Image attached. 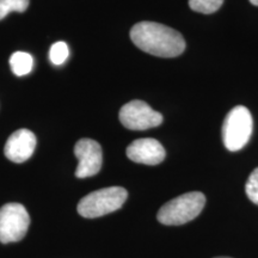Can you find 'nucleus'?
Segmentation results:
<instances>
[{
    "mask_svg": "<svg viewBox=\"0 0 258 258\" xmlns=\"http://www.w3.org/2000/svg\"><path fill=\"white\" fill-rule=\"evenodd\" d=\"M165 150L156 139H138L127 147V157L134 163L158 165L165 159Z\"/></svg>",
    "mask_w": 258,
    "mask_h": 258,
    "instance_id": "nucleus-8",
    "label": "nucleus"
},
{
    "mask_svg": "<svg viewBox=\"0 0 258 258\" xmlns=\"http://www.w3.org/2000/svg\"><path fill=\"white\" fill-rule=\"evenodd\" d=\"M222 4L224 0H189V6L192 11L205 15L214 14Z\"/></svg>",
    "mask_w": 258,
    "mask_h": 258,
    "instance_id": "nucleus-11",
    "label": "nucleus"
},
{
    "mask_svg": "<svg viewBox=\"0 0 258 258\" xmlns=\"http://www.w3.org/2000/svg\"><path fill=\"white\" fill-rule=\"evenodd\" d=\"M131 38L139 49L154 56L176 57L185 49V41L178 31L156 22L137 23Z\"/></svg>",
    "mask_w": 258,
    "mask_h": 258,
    "instance_id": "nucleus-1",
    "label": "nucleus"
},
{
    "mask_svg": "<svg viewBox=\"0 0 258 258\" xmlns=\"http://www.w3.org/2000/svg\"><path fill=\"white\" fill-rule=\"evenodd\" d=\"M74 154L79 164L76 170V177L88 178L97 175L102 169L103 152L102 147L92 139H80L74 146Z\"/></svg>",
    "mask_w": 258,
    "mask_h": 258,
    "instance_id": "nucleus-7",
    "label": "nucleus"
},
{
    "mask_svg": "<svg viewBox=\"0 0 258 258\" xmlns=\"http://www.w3.org/2000/svg\"><path fill=\"white\" fill-rule=\"evenodd\" d=\"M206 205V196L200 191L186 192L171 200L159 209L157 219L160 224L178 226L195 219Z\"/></svg>",
    "mask_w": 258,
    "mask_h": 258,
    "instance_id": "nucleus-2",
    "label": "nucleus"
},
{
    "mask_svg": "<svg viewBox=\"0 0 258 258\" xmlns=\"http://www.w3.org/2000/svg\"><path fill=\"white\" fill-rule=\"evenodd\" d=\"M121 123L131 131H146L163 123V115L143 101H131L121 108Z\"/></svg>",
    "mask_w": 258,
    "mask_h": 258,
    "instance_id": "nucleus-6",
    "label": "nucleus"
},
{
    "mask_svg": "<svg viewBox=\"0 0 258 258\" xmlns=\"http://www.w3.org/2000/svg\"><path fill=\"white\" fill-rule=\"evenodd\" d=\"M10 66L16 76H25L31 72L32 66H34V59L30 54L25 53V51H16L10 57Z\"/></svg>",
    "mask_w": 258,
    "mask_h": 258,
    "instance_id": "nucleus-10",
    "label": "nucleus"
},
{
    "mask_svg": "<svg viewBox=\"0 0 258 258\" xmlns=\"http://www.w3.org/2000/svg\"><path fill=\"white\" fill-rule=\"evenodd\" d=\"M127 198V190L122 186H109L96 190L80 200L78 213L86 219L103 217L120 209Z\"/></svg>",
    "mask_w": 258,
    "mask_h": 258,
    "instance_id": "nucleus-3",
    "label": "nucleus"
},
{
    "mask_svg": "<svg viewBox=\"0 0 258 258\" xmlns=\"http://www.w3.org/2000/svg\"><path fill=\"white\" fill-rule=\"evenodd\" d=\"M30 217L21 203H6L0 208V241L3 244L16 243L27 234Z\"/></svg>",
    "mask_w": 258,
    "mask_h": 258,
    "instance_id": "nucleus-5",
    "label": "nucleus"
},
{
    "mask_svg": "<svg viewBox=\"0 0 258 258\" xmlns=\"http://www.w3.org/2000/svg\"><path fill=\"white\" fill-rule=\"evenodd\" d=\"M36 147V137L28 129H18L6 141L4 153L14 163H24L30 159Z\"/></svg>",
    "mask_w": 258,
    "mask_h": 258,
    "instance_id": "nucleus-9",
    "label": "nucleus"
},
{
    "mask_svg": "<svg viewBox=\"0 0 258 258\" xmlns=\"http://www.w3.org/2000/svg\"><path fill=\"white\" fill-rule=\"evenodd\" d=\"M249 2L254 6H258V0H249Z\"/></svg>",
    "mask_w": 258,
    "mask_h": 258,
    "instance_id": "nucleus-15",
    "label": "nucleus"
},
{
    "mask_svg": "<svg viewBox=\"0 0 258 258\" xmlns=\"http://www.w3.org/2000/svg\"><path fill=\"white\" fill-rule=\"evenodd\" d=\"M30 0H0V21L11 12H24Z\"/></svg>",
    "mask_w": 258,
    "mask_h": 258,
    "instance_id": "nucleus-12",
    "label": "nucleus"
},
{
    "mask_svg": "<svg viewBox=\"0 0 258 258\" xmlns=\"http://www.w3.org/2000/svg\"><path fill=\"white\" fill-rule=\"evenodd\" d=\"M247 198L251 202L258 206V167H256L247 178L246 185H245Z\"/></svg>",
    "mask_w": 258,
    "mask_h": 258,
    "instance_id": "nucleus-14",
    "label": "nucleus"
},
{
    "mask_svg": "<svg viewBox=\"0 0 258 258\" xmlns=\"http://www.w3.org/2000/svg\"><path fill=\"white\" fill-rule=\"evenodd\" d=\"M69 47L64 42H56L53 46L50 47L49 50V59L51 63L54 64H61L69 57Z\"/></svg>",
    "mask_w": 258,
    "mask_h": 258,
    "instance_id": "nucleus-13",
    "label": "nucleus"
},
{
    "mask_svg": "<svg viewBox=\"0 0 258 258\" xmlns=\"http://www.w3.org/2000/svg\"><path fill=\"white\" fill-rule=\"evenodd\" d=\"M215 258H231V257H215Z\"/></svg>",
    "mask_w": 258,
    "mask_h": 258,
    "instance_id": "nucleus-16",
    "label": "nucleus"
},
{
    "mask_svg": "<svg viewBox=\"0 0 258 258\" xmlns=\"http://www.w3.org/2000/svg\"><path fill=\"white\" fill-rule=\"evenodd\" d=\"M252 116L246 106H234L222 124V141L228 151L235 152L249 143L252 133Z\"/></svg>",
    "mask_w": 258,
    "mask_h": 258,
    "instance_id": "nucleus-4",
    "label": "nucleus"
}]
</instances>
